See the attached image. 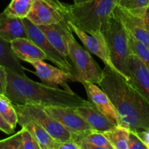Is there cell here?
<instances>
[{"mask_svg":"<svg viewBox=\"0 0 149 149\" xmlns=\"http://www.w3.org/2000/svg\"><path fill=\"white\" fill-rule=\"evenodd\" d=\"M130 129L120 125H116L109 130L103 132L113 149H128V138Z\"/></svg>","mask_w":149,"mask_h":149,"instance_id":"obj_22","label":"cell"},{"mask_svg":"<svg viewBox=\"0 0 149 149\" xmlns=\"http://www.w3.org/2000/svg\"><path fill=\"white\" fill-rule=\"evenodd\" d=\"M91 0H74V4H82L84 3H87L90 1Z\"/></svg>","mask_w":149,"mask_h":149,"instance_id":"obj_35","label":"cell"},{"mask_svg":"<svg viewBox=\"0 0 149 149\" xmlns=\"http://www.w3.org/2000/svg\"><path fill=\"white\" fill-rule=\"evenodd\" d=\"M132 11L139 16L143 29L149 32V6L143 8L132 10Z\"/></svg>","mask_w":149,"mask_h":149,"instance_id":"obj_30","label":"cell"},{"mask_svg":"<svg viewBox=\"0 0 149 149\" xmlns=\"http://www.w3.org/2000/svg\"><path fill=\"white\" fill-rule=\"evenodd\" d=\"M34 0H12L3 12L13 17L25 18L27 17Z\"/></svg>","mask_w":149,"mask_h":149,"instance_id":"obj_23","label":"cell"},{"mask_svg":"<svg viewBox=\"0 0 149 149\" xmlns=\"http://www.w3.org/2000/svg\"><path fill=\"white\" fill-rule=\"evenodd\" d=\"M98 85L114 106L122 126L130 130L149 128V103L122 76L105 65Z\"/></svg>","mask_w":149,"mask_h":149,"instance_id":"obj_1","label":"cell"},{"mask_svg":"<svg viewBox=\"0 0 149 149\" xmlns=\"http://www.w3.org/2000/svg\"><path fill=\"white\" fill-rule=\"evenodd\" d=\"M7 84V75L5 68L0 65V95H4Z\"/></svg>","mask_w":149,"mask_h":149,"instance_id":"obj_33","label":"cell"},{"mask_svg":"<svg viewBox=\"0 0 149 149\" xmlns=\"http://www.w3.org/2000/svg\"><path fill=\"white\" fill-rule=\"evenodd\" d=\"M68 23V17L62 22L56 24L37 26L50 43L59 51L65 58L68 59V46L66 42L65 26Z\"/></svg>","mask_w":149,"mask_h":149,"instance_id":"obj_19","label":"cell"},{"mask_svg":"<svg viewBox=\"0 0 149 149\" xmlns=\"http://www.w3.org/2000/svg\"><path fill=\"white\" fill-rule=\"evenodd\" d=\"M22 149H41L33 135L26 128L21 127Z\"/></svg>","mask_w":149,"mask_h":149,"instance_id":"obj_27","label":"cell"},{"mask_svg":"<svg viewBox=\"0 0 149 149\" xmlns=\"http://www.w3.org/2000/svg\"><path fill=\"white\" fill-rule=\"evenodd\" d=\"M16 111L21 112L38 122L55 141H71V133L38 104H13Z\"/></svg>","mask_w":149,"mask_h":149,"instance_id":"obj_7","label":"cell"},{"mask_svg":"<svg viewBox=\"0 0 149 149\" xmlns=\"http://www.w3.org/2000/svg\"><path fill=\"white\" fill-rule=\"evenodd\" d=\"M10 45L17 58L25 62L30 63L32 61L47 59L45 52L29 38L15 39Z\"/></svg>","mask_w":149,"mask_h":149,"instance_id":"obj_18","label":"cell"},{"mask_svg":"<svg viewBox=\"0 0 149 149\" xmlns=\"http://www.w3.org/2000/svg\"><path fill=\"white\" fill-rule=\"evenodd\" d=\"M135 133L137 134L140 139L142 141L144 145L147 147V149H149V128L146 130H134Z\"/></svg>","mask_w":149,"mask_h":149,"instance_id":"obj_32","label":"cell"},{"mask_svg":"<svg viewBox=\"0 0 149 149\" xmlns=\"http://www.w3.org/2000/svg\"><path fill=\"white\" fill-rule=\"evenodd\" d=\"M42 107L49 115L71 132V140L74 137L80 136L94 130L76 112L74 108L55 106H42Z\"/></svg>","mask_w":149,"mask_h":149,"instance_id":"obj_9","label":"cell"},{"mask_svg":"<svg viewBox=\"0 0 149 149\" xmlns=\"http://www.w3.org/2000/svg\"><path fill=\"white\" fill-rule=\"evenodd\" d=\"M35 68L34 74L42 80V83L53 87L61 85L65 90H71L68 85V81H72L73 77L71 74L60 68H56L43 61H35L30 63Z\"/></svg>","mask_w":149,"mask_h":149,"instance_id":"obj_12","label":"cell"},{"mask_svg":"<svg viewBox=\"0 0 149 149\" xmlns=\"http://www.w3.org/2000/svg\"><path fill=\"white\" fill-rule=\"evenodd\" d=\"M22 130L0 141V149H22Z\"/></svg>","mask_w":149,"mask_h":149,"instance_id":"obj_26","label":"cell"},{"mask_svg":"<svg viewBox=\"0 0 149 149\" xmlns=\"http://www.w3.org/2000/svg\"><path fill=\"white\" fill-rule=\"evenodd\" d=\"M81 83L85 89L88 101L116 125H122L119 114L107 94L95 83L88 81Z\"/></svg>","mask_w":149,"mask_h":149,"instance_id":"obj_11","label":"cell"},{"mask_svg":"<svg viewBox=\"0 0 149 149\" xmlns=\"http://www.w3.org/2000/svg\"><path fill=\"white\" fill-rule=\"evenodd\" d=\"M68 16V4L59 0H34L26 18L36 26H46L61 23Z\"/></svg>","mask_w":149,"mask_h":149,"instance_id":"obj_6","label":"cell"},{"mask_svg":"<svg viewBox=\"0 0 149 149\" xmlns=\"http://www.w3.org/2000/svg\"><path fill=\"white\" fill-rule=\"evenodd\" d=\"M5 71L7 84L4 95L13 104L75 108L90 103L72 90H61L58 87L36 82L26 75H21L8 68H5Z\"/></svg>","mask_w":149,"mask_h":149,"instance_id":"obj_2","label":"cell"},{"mask_svg":"<svg viewBox=\"0 0 149 149\" xmlns=\"http://www.w3.org/2000/svg\"><path fill=\"white\" fill-rule=\"evenodd\" d=\"M119 0H91L82 4H68V19L93 36L102 31L113 15Z\"/></svg>","mask_w":149,"mask_h":149,"instance_id":"obj_3","label":"cell"},{"mask_svg":"<svg viewBox=\"0 0 149 149\" xmlns=\"http://www.w3.org/2000/svg\"><path fill=\"white\" fill-rule=\"evenodd\" d=\"M111 61L121 76L129 81V58L131 53L129 34L123 23L114 15L102 31Z\"/></svg>","mask_w":149,"mask_h":149,"instance_id":"obj_4","label":"cell"},{"mask_svg":"<svg viewBox=\"0 0 149 149\" xmlns=\"http://www.w3.org/2000/svg\"><path fill=\"white\" fill-rule=\"evenodd\" d=\"M16 112L17 113V124L31 132L41 147V149H55L56 141L36 121L21 112Z\"/></svg>","mask_w":149,"mask_h":149,"instance_id":"obj_16","label":"cell"},{"mask_svg":"<svg viewBox=\"0 0 149 149\" xmlns=\"http://www.w3.org/2000/svg\"><path fill=\"white\" fill-rule=\"evenodd\" d=\"M65 34L68 59L75 71L74 81H88L99 84L103 78V69L95 61L90 52L76 40L68 23L65 26Z\"/></svg>","mask_w":149,"mask_h":149,"instance_id":"obj_5","label":"cell"},{"mask_svg":"<svg viewBox=\"0 0 149 149\" xmlns=\"http://www.w3.org/2000/svg\"><path fill=\"white\" fill-rule=\"evenodd\" d=\"M23 21L26 27L29 39L34 42L45 52L47 59L52 61L58 68L71 74L73 77L72 81H74L75 71L70 61L59 51L57 50V49H55V47L50 43L37 26L32 23L26 17L23 18Z\"/></svg>","mask_w":149,"mask_h":149,"instance_id":"obj_8","label":"cell"},{"mask_svg":"<svg viewBox=\"0 0 149 149\" xmlns=\"http://www.w3.org/2000/svg\"><path fill=\"white\" fill-rule=\"evenodd\" d=\"M0 114L13 129H15L17 125V113L13 103L4 95H0Z\"/></svg>","mask_w":149,"mask_h":149,"instance_id":"obj_24","label":"cell"},{"mask_svg":"<svg viewBox=\"0 0 149 149\" xmlns=\"http://www.w3.org/2000/svg\"><path fill=\"white\" fill-rule=\"evenodd\" d=\"M128 149H147V147L137 135L134 130H130L128 138Z\"/></svg>","mask_w":149,"mask_h":149,"instance_id":"obj_29","label":"cell"},{"mask_svg":"<svg viewBox=\"0 0 149 149\" xmlns=\"http://www.w3.org/2000/svg\"><path fill=\"white\" fill-rule=\"evenodd\" d=\"M78 145L79 149H113L104 134L92 130L71 140Z\"/></svg>","mask_w":149,"mask_h":149,"instance_id":"obj_20","label":"cell"},{"mask_svg":"<svg viewBox=\"0 0 149 149\" xmlns=\"http://www.w3.org/2000/svg\"><path fill=\"white\" fill-rule=\"evenodd\" d=\"M129 82L149 103V68L134 55L129 58Z\"/></svg>","mask_w":149,"mask_h":149,"instance_id":"obj_13","label":"cell"},{"mask_svg":"<svg viewBox=\"0 0 149 149\" xmlns=\"http://www.w3.org/2000/svg\"><path fill=\"white\" fill-rule=\"evenodd\" d=\"M55 149H79L78 145L72 141L59 142L56 141Z\"/></svg>","mask_w":149,"mask_h":149,"instance_id":"obj_31","label":"cell"},{"mask_svg":"<svg viewBox=\"0 0 149 149\" xmlns=\"http://www.w3.org/2000/svg\"><path fill=\"white\" fill-rule=\"evenodd\" d=\"M113 14L132 36L149 47V32L143 29L141 18L135 12L117 5L113 10Z\"/></svg>","mask_w":149,"mask_h":149,"instance_id":"obj_14","label":"cell"},{"mask_svg":"<svg viewBox=\"0 0 149 149\" xmlns=\"http://www.w3.org/2000/svg\"><path fill=\"white\" fill-rule=\"evenodd\" d=\"M117 5L128 10H137L149 6V0H119Z\"/></svg>","mask_w":149,"mask_h":149,"instance_id":"obj_28","label":"cell"},{"mask_svg":"<svg viewBox=\"0 0 149 149\" xmlns=\"http://www.w3.org/2000/svg\"><path fill=\"white\" fill-rule=\"evenodd\" d=\"M0 65L4 68H8L21 75L25 74V68L20 63L12 49L9 42L0 37Z\"/></svg>","mask_w":149,"mask_h":149,"instance_id":"obj_21","label":"cell"},{"mask_svg":"<svg viewBox=\"0 0 149 149\" xmlns=\"http://www.w3.org/2000/svg\"><path fill=\"white\" fill-rule=\"evenodd\" d=\"M0 130L2 131L7 135H12L14 133L15 129H13L10 125L7 122V121L3 118V116L0 114Z\"/></svg>","mask_w":149,"mask_h":149,"instance_id":"obj_34","label":"cell"},{"mask_svg":"<svg viewBox=\"0 0 149 149\" xmlns=\"http://www.w3.org/2000/svg\"><path fill=\"white\" fill-rule=\"evenodd\" d=\"M129 34V45L132 55L138 57L149 68V47L135 39L128 32Z\"/></svg>","mask_w":149,"mask_h":149,"instance_id":"obj_25","label":"cell"},{"mask_svg":"<svg viewBox=\"0 0 149 149\" xmlns=\"http://www.w3.org/2000/svg\"><path fill=\"white\" fill-rule=\"evenodd\" d=\"M68 25L71 28L73 33H75L78 36L79 39L81 41L87 50H88L90 53L98 57L104 63L105 65H107L111 69L119 74V71H117L116 67L113 65L111 61L110 55H109L106 42H105L103 36H93V35L84 31L80 28L76 26L74 23H73L68 19Z\"/></svg>","mask_w":149,"mask_h":149,"instance_id":"obj_10","label":"cell"},{"mask_svg":"<svg viewBox=\"0 0 149 149\" xmlns=\"http://www.w3.org/2000/svg\"><path fill=\"white\" fill-rule=\"evenodd\" d=\"M0 37L10 43L20 38H29L23 18L0 13Z\"/></svg>","mask_w":149,"mask_h":149,"instance_id":"obj_17","label":"cell"},{"mask_svg":"<svg viewBox=\"0 0 149 149\" xmlns=\"http://www.w3.org/2000/svg\"><path fill=\"white\" fill-rule=\"evenodd\" d=\"M74 110L92 129L97 132L103 133L116 125L114 122L99 111L90 102L86 106L75 107Z\"/></svg>","mask_w":149,"mask_h":149,"instance_id":"obj_15","label":"cell"}]
</instances>
